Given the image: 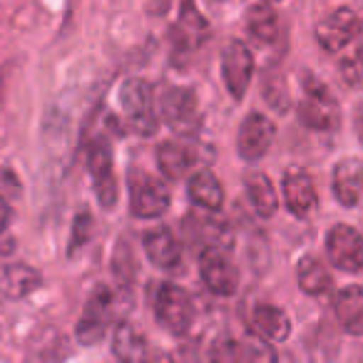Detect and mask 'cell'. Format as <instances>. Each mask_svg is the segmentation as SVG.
Wrapping results in <instances>:
<instances>
[{
	"instance_id": "1",
	"label": "cell",
	"mask_w": 363,
	"mask_h": 363,
	"mask_svg": "<svg viewBox=\"0 0 363 363\" xmlns=\"http://www.w3.org/2000/svg\"><path fill=\"white\" fill-rule=\"evenodd\" d=\"M303 90H306V95L298 105V120L318 132L336 130L341 122V110H338V102L333 100L331 92L311 75L303 77Z\"/></svg>"
},
{
	"instance_id": "2",
	"label": "cell",
	"mask_w": 363,
	"mask_h": 363,
	"mask_svg": "<svg viewBox=\"0 0 363 363\" xmlns=\"http://www.w3.org/2000/svg\"><path fill=\"white\" fill-rule=\"evenodd\" d=\"M328 262L348 274L363 272V234L348 224H333L326 234Z\"/></svg>"
},
{
	"instance_id": "3",
	"label": "cell",
	"mask_w": 363,
	"mask_h": 363,
	"mask_svg": "<svg viewBox=\"0 0 363 363\" xmlns=\"http://www.w3.org/2000/svg\"><path fill=\"white\" fill-rule=\"evenodd\" d=\"M157 318L160 323L172 333H187V328L194 321V303L184 289L174 286V284H162L157 291Z\"/></svg>"
},
{
	"instance_id": "4",
	"label": "cell",
	"mask_w": 363,
	"mask_h": 363,
	"mask_svg": "<svg viewBox=\"0 0 363 363\" xmlns=\"http://www.w3.org/2000/svg\"><path fill=\"white\" fill-rule=\"evenodd\" d=\"M199 274L209 291L219 296H232L239 289V269L219 247H209L199 257Z\"/></svg>"
},
{
	"instance_id": "5",
	"label": "cell",
	"mask_w": 363,
	"mask_h": 363,
	"mask_svg": "<svg viewBox=\"0 0 363 363\" xmlns=\"http://www.w3.org/2000/svg\"><path fill=\"white\" fill-rule=\"evenodd\" d=\"M120 105L137 132L152 135L157 130V117L152 110V90L145 80H140V77L125 80L120 90Z\"/></svg>"
},
{
	"instance_id": "6",
	"label": "cell",
	"mask_w": 363,
	"mask_h": 363,
	"mask_svg": "<svg viewBox=\"0 0 363 363\" xmlns=\"http://www.w3.org/2000/svg\"><path fill=\"white\" fill-rule=\"evenodd\" d=\"M222 75L234 100H242L254 75V55L242 40H229L222 52Z\"/></svg>"
},
{
	"instance_id": "7",
	"label": "cell",
	"mask_w": 363,
	"mask_h": 363,
	"mask_svg": "<svg viewBox=\"0 0 363 363\" xmlns=\"http://www.w3.org/2000/svg\"><path fill=\"white\" fill-rule=\"evenodd\" d=\"M361 35V21L348 8H338L316 26V38L326 52H341Z\"/></svg>"
},
{
	"instance_id": "8",
	"label": "cell",
	"mask_w": 363,
	"mask_h": 363,
	"mask_svg": "<svg viewBox=\"0 0 363 363\" xmlns=\"http://www.w3.org/2000/svg\"><path fill=\"white\" fill-rule=\"evenodd\" d=\"M274 140H277V125L262 112H252L239 127L237 147L242 160L257 162L272 150Z\"/></svg>"
},
{
	"instance_id": "9",
	"label": "cell",
	"mask_w": 363,
	"mask_h": 363,
	"mask_svg": "<svg viewBox=\"0 0 363 363\" xmlns=\"http://www.w3.org/2000/svg\"><path fill=\"white\" fill-rule=\"evenodd\" d=\"M162 117L177 132L197 130L199 125V100L194 90L187 87H169L162 95Z\"/></svg>"
},
{
	"instance_id": "10",
	"label": "cell",
	"mask_w": 363,
	"mask_h": 363,
	"mask_svg": "<svg viewBox=\"0 0 363 363\" xmlns=\"http://www.w3.org/2000/svg\"><path fill=\"white\" fill-rule=\"evenodd\" d=\"M172 194L169 187L157 177H140L132 184V214L140 219H155L169 209Z\"/></svg>"
},
{
	"instance_id": "11",
	"label": "cell",
	"mask_w": 363,
	"mask_h": 363,
	"mask_svg": "<svg viewBox=\"0 0 363 363\" xmlns=\"http://www.w3.org/2000/svg\"><path fill=\"white\" fill-rule=\"evenodd\" d=\"M87 167H90L95 192L102 207H112L117 202V179L112 172V152L105 140H95L87 150Z\"/></svg>"
},
{
	"instance_id": "12",
	"label": "cell",
	"mask_w": 363,
	"mask_h": 363,
	"mask_svg": "<svg viewBox=\"0 0 363 363\" xmlns=\"http://www.w3.org/2000/svg\"><path fill=\"white\" fill-rule=\"evenodd\" d=\"M284 202L289 212L298 219H306L316 212V184L303 169H291L284 174Z\"/></svg>"
},
{
	"instance_id": "13",
	"label": "cell",
	"mask_w": 363,
	"mask_h": 363,
	"mask_svg": "<svg viewBox=\"0 0 363 363\" xmlns=\"http://www.w3.org/2000/svg\"><path fill=\"white\" fill-rule=\"evenodd\" d=\"M107 318H110V291L100 286L87 298V306H85V311H82L80 323H77V338H80L85 346L100 343L102 336H105Z\"/></svg>"
},
{
	"instance_id": "14",
	"label": "cell",
	"mask_w": 363,
	"mask_h": 363,
	"mask_svg": "<svg viewBox=\"0 0 363 363\" xmlns=\"http://www.w3.org/2000/svg\"><path fill=\"white\" fill-rule=\"evenodd\" d=\"M333 194L343 207H356L363 199V164L358 160H341L333 169Z\"/></svg>"
},
{
	"instance_id": "15",
	"label": "cell",
	"mask_w": 363,
	"mask_h": 363,
	"mask_svg": "<svg viewBox=\"0 0 363 363\" xmlns=\"http://www.w3.org/2000/svg\"><path fill=\"white\" fill-rule=\"evenodd\" d=\"M147 259L160 269H177L182 262V247L169 229H152L142 239Z\"/></svg>"
},
{
	"instance_id": "16",
	"label": "cell",
	"mask_w": 363,
	"mask_h": 363,
	"mask_svg": "<svg viewBox=\"0 0 363 363\" xmlns=\"http://www.w3.org/2000/svg\"><path fill=\"white\" fill-rule=\"evenodd\" d=\"M247 18L249 33L264 45H272L279 38V18L277 11L272 8V0H247Z\"/></svg>"
},
{
	"instance_id": "17",
	"label": "cell",
	"mask_w": 363,
	"mask_h": 363,
	"mask_svg": "<svg viewBox=\"0 0 363 363\" xmlns=\"http://www.w3.org/2000/svg\"><path fill=\"white\" fill-rule=\"evenodd\" d=\"M254 333L274 346V343H281L289 338L291 321H289L286 311H281L279 306L262 303V306L254 308Z\"/></svg>"
},
{
	"instance_id": "18",
	"label": "cell",
	"mask_w": 363,
	"mask_h": 363,
	"mask_svg": "<svg viewBox=\"0 0 363 363\" xmlns=\"http://www.w3.org/2000/svg\"><path fill=\"white\" fill-rule=\"evenodd\" d=\"M336 308L338 323L343 331L351 336H363V289L361 286H346L336 294Z\"/></svg>"
},
{
	"instance_id": "19",
	"label": "cell",
	"mask_w": 363,
	"mask_h": 363,
	"mask_svg": "<svg viewBox=\"0 0 363 363\" xmlns=\"http://www.w3.org/2000/svg\"><path fill=\"white\" fill-rule=\"evenodd\" d=\"M157 162H160V169L169 179H182L194 164V150L187 142L169 140L162 142L160 150H157Z\"/></svg>"
},
{
	"instance_id": "20",
	"label": "cell",
	"mask_w": 363,
	"mask_h": 363,
	"mask_svg": "<svg viewBox=\"0 0 363 363\" xmlns=\"http://www.w3.org/2000/svg\"><path fill=\"white\" fill-rule=\"evenodd\" d=\"M189 197L194 204H199L202 209L217 212L224 204V189L222 182L217 179V174L209 169H202L189 179Z\"/></svg>"
},
{
	"instance_id": "21",
	"label": "cell",
	"mask_w": 363,
	"mask_h": 363,
	"mask_svg": "<svg viewBox=\"0 0 363 363\" xmlns=\"http://www.w3.org/2000/svg\"><path fill=\"white\" fill-rule=\"evenodd\" d=\"M40 286V274L26 264L0 269V294L8 298H21Z\"/></svg>"
},
{
	"instance_id": "22",
	"label": "cell",
	"mask_w": 363,
	"mask_h": 363,
	"mask_svg": "<svg viewBox=\"0 0 363 363\" xmlns=\"http://www.w3.org/2000/svg\"><path fill=\"white\" fill-rule=\"evenodd\" d=\"M247 194L259 217H274V214H277L279 197H277V189H274L272 179H269L267 174H262V172L247 174Z\"/></svg>"
},
{
	"instance_id": "23",
	"label": "cell",
	"mask_w": 363,
	"mask_h": 363,
	"mask_svg": "<svg viewBox=\"0 0 363 363\" xmlns=\"http://www.w3.org/2000/svg\"><path fill=\"white\" fill-rule=\"evenodd\" d=\"M331 274H328V269L316 257H303L298 262V286H301L303 294L321 296V294H326L331 289Z\"/></svg>"
},
{
	"instance_id": "24",
	"label": "cell",
	"mask_w": 363,
	"mask_h": 363,
	"mask_svg": "<svg viewBox=\"0 0 363 363\" xmlns=\"http://www.w3.org/2000/svg\"><path fill=\"white\" fill-rule=\"evenodd\" d=\"M115 356L122 361H145L147 356V343L142 338V333L137 331L132 323H120L115 331Z\"/></svg>"
},
{
	"instance_id": "25",
	"label": "cell",
	"mask_w": 363,
	"mask_h": 363,
	"mask_svg": "<svg viewBox=\"0 0 363 363\" xmlns=\"http://www.w3.org/2000/svg\"><path fill=\"white\" fill-rule=\"evenodd\" d=\"M179 28H182V33H184V40H187L189 45H194V43H199L204 35H207L209 23L204 21V18L197 13V8H194L192 0H187V3H184V11H182Z\"/></svg>"
},
{
	"instance_id": "26",
	"label": "cell",
	"mask_w": 363,
	"mask_h": 363,
	"mask_svg": "<svg viewBox=\"0 0 363 363\" xmlns=\"http://www.w3.org/2000/svg\"><path fill=\"white\" fill-rule=\"evenodd\" d=\"M272 343L269 341H264L262 336H249V338H244L242 343H237V361H274L277 358V353L272 351Z\"/></svg>"
},
{
	"instance_id": "27",
	"label": "cell",
	"mask_w": 363,
	"mask_h": 363,
	"mask_svg": "<svg viewBox=\"0 0 363 363\" xmlns=\"http://www.w3.org/2000/svg\"><path fill=\"white\" fill-rule=\"evenodd\" d=\"M90 234V214H80L75 222V237H72V247L70 252H75L77 247L85 244V237Z\"/></svg>"
},
{
	"instance_id": "28",
	"label": "cell",
	"mask_w": 363,
	"mask_h": 363,
	"mask_svg": "<svg viewBox=\"0 0 363 363\" xmlns=\"http://www.w3.org/2000/svg\"><path fill=\"white\" fill-rule=\"evenodd\" d=\"M11 217H13L11 204H8L6 199L0 197V234H3L8 229V224H11Z\"/></svg>"
},
{
	"instance_id": "29",
	"label": "cell",
	"mask_w": 363,
	"mask_h": 363,
	"mask_svg": "<svg viewBox=\"0 0 363 363\" xmlns=\"http://www.w3.org/2000/svg\"><path fill=\"white\" fill-rule=\"evenodd\" d=\"M353 127H356V135L363 145V102L356 107V112H353Z\"/></svg>"
}]
</instances>
